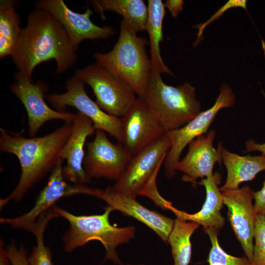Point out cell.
<instances>
[{
	"label": "cell",
	"instance_id": "1",
	"mask_svg": "<svg viewBox=\"0 0 265 265\" xmlns=\"http://www.w3.org/2000/svg\"><path fill=\"white\" fill-rule=\"evenodd\" d=\"M76 52L60 23L50 13L36 8L28 14L11 56L18 72L31 79L36 66L53 59L56 73L64 72L76 62Z\"/></svg>",
	"mask_w": 265,
	"mask_h": 265
},
{
	"label": "cell",
	"instance_id": "2",
	"mask_svg": "<svg viewBox=\"0 0 265 265\" xmlns=\"http://www.w3.org/2000/svg\"><path fill=\"white\" fill-rule=\"evenodd\" d=\"M72 122L65 124L43 136L25 137L22 133L0 129V151L18 158L21 169L19 181L7 197L0 199V208L9 202L21 201L26 193L54 168L61 159L63 148L72 132Z\"/></svg>",
	"mask_w": 265,
	"mask_h": 265
},
{
	"label": "cell",
	"instance_id": "3",
	"mask_svg": "<svg viewBox=\"0 0 265 265\" xmlns=\"http://www.w3.org/2000/svg\"><path fill=\"white\" fill-rule=\"evenodd\" d=\"M53 209L57 217L64 218L70 225L62 238L65 252H72L91 240H98L105 248L104 261L110 260L114 264L122 265L116 248L134 238L135 228L112 225L109 221V215L113 211L112 208L108 206L102 214L92 215H75L57 207Z\"/></svg>",
	"mask_w": 265,
	"mask_h": 265
},
{
	"label": "cell",
	"instance_id": "4",
	"mask_svg": "<svg viewBox=\"0 0 265 265\" xmlns=\"http://www.w3.org/2000/svg\"><path fill=\"white\" fill-rule=\"evenodd\" d=\"M146 39L122 20L117 42L106 53L94 54L96 62L125 82L137 96L142 98L151 71L150 57L146 51Z\"/></svg>",
	"mask_w": 265,
	"mask_h": 265
},
{
	"label": "cell",
	"instance_id": "5",
	"mask_svg": "<svg viewBox=\"0 0 265 265\" xmlns=\"http://www.w3.org/2000/svg\"><path fill=\"white\" fill-rule=\"evenodd\" d=\"M142 99L166 132L183 127L201 112L193 86L188 82L168 85L161 74L153 71Z\"/></svg>",
	"mask_w": 265,
	"mask_h": 265
},
{
	"label": "cell",
	"instance_id": "6",
	"mask_svg": "<svg viewBox=\"0 0 265 265\" xmlns=\"http://www.w3.org/2000/svg\"><path fill=\"white\" fill-rule=\"evenodd\" d=\"M75 76L90 86L97 104L110 115L122 117L137 99L125 82L96 62L77 70Z\"/></svg>",
	"mask_w": 265,
	"mask_h": 265
},
{
	"label": "cell",
	"instance_id": "7",
	"mask_svg": "<svg viewBox=\"0 0 265 265\" xmlns=\"http://www.w3.org/2000/svg\"><path fill=\"white\" fill-rule=\"evenodd\" d=\"M63 159H60L51 172L46 186L28 212L15 217H0V223L31 233L38 219L52 209L56 202L62 197L76 194L89 195L91 187L86 184L72 185L66 182L63 173Z\"/></svg>",
	"mask_w": 265,
	"mask_h": 265
},
{
	"label": "cell",
	"instance_id": "8",
	"mask_svg": "<svg viewBox=\"0 0 265 265\" xmlns=\"http://www.w3.org/2000/svg\"><path fill=\"white\" fill-rule=\"evenodd\" d=\"M235 97L230 87L223 84L214 105L205 111H201L195 118L183 127L166 132L170 148L164 161L166 177L173 178L176 175V166L180 160L181 154L189 143L198 136L206 133L218 112L223 108L232 106Z\"/></svg>",
	"mask_w": 265,
	"mask_h": 265
},
{
	"label": "cell",
	"instance_id": "9",
	"mask_svg": "<svg viewBox=\"0 0 265 265\" xmlns=\"http://www.w3.org/2000/svg\"><path fill=\"white\" fill-rule=\"evenodd\" d=\"M84 83L76 76L65 84L66 91L47 96L50 104L59 111H65L67 106H73L89 118L96 130H102L114 137L118 142L123 141L121 118L110 115L104 110L87 94Z\"/></svg>",
	"mask_w": 265,
	"mask_h": 265
},
{
	"label": "cell",
	"instance_id": "10",
	"mask_svg": "<svg viewBox=\"0 0 265 265\" xmlns=\"http://www.w3.org/2000/svg\"><path fill=\"white\" fill-rule=\"evenodd\" d=\"M95 133L93 140L87 143L84 170L91 179L116 182L123 174L132 156L122 143L111 142L105 132L96 130Z\"/></svg>",
	"mask_w": 265,
	"mask_h": 265
},
{
	"label": "cell",
	"instance_id": "11",
	"mask_svg": "<svg viewBox=\"0 0 265 265\" xmlns=\"http://www.w3.org/2000/svg\"><path fill=\"white\" fill-rule=\"evenodd\" d=\"M11 92L20 100L27 114L28 134L35 137L46 122L59 119L72 122L75 113L54 110L45 101V94L48 85L42 81L33 82L21 73L14 74V81L9 86Z\"/></svg>",
	"mask_w": 265,
	"mask_h": 265
},
{
	"label": "cell",
	"instance_id": "12",
	"mask_svg": "<svg viewBox=\"0 0 265 265\" xmlns=\"http://www.w3.org/2000/svg\"><path fill=\"white\" fill-rule=\"evenodd\" d=\"M170 147V140L165 133L133 156L112 188L136 197L155 172L160 168Z\"/></svg>",
	"mask_w": 265,
	"mask_h": 265
},
{
	"label": "cell",
	"instance_id": "13",
	"mask_svg": "<svg viewBox=\"0 0 265 265\" xmlns=\"http://www.w3.org/2000/svg\"><path fill=\"white\" fill-rule=\"evenodd\" d=\"M35 7L50 13L60 23L77 51L80 43L84 40L106 39L114 33L112 27H101L91 21L93 11L89 7L85 12L78 13L69 9L62 0H39Z\"/></svg>",
	"mask_w": 265,
	"mask_h": 265
},
{
	"label": "cell",
	"instance_id": "14",
	"mask_svg": "<svg viewBox=\"0 0 265 265\" xmlns=\"http://www.w3.org/2000/svg\"><path fill=\"white\" fill-rule=\"evenodd\" d=\"M223 204L228 208V217L246 257L252 263L257 213L254 191L248 186L221 192Z\"/></svg>",
	"mask_w": 265,
	"mask_h": 265
},
{
	"label": "cell",
	"instance_id": "15",
	"mask_svg": "<svg viewBox=\"0 0 265 265\" xmlns=\"http://www.w3.org/2000/svg\"><path fill=\"white\" fill-rule=\"evenodd\" d=\"M121 119L122 144L132 157L166 133L140 98Z\"/></svg>",
	"mask_w": 265,
	"mask_h": 265
},
{
	"label": "cell",
	"instance_id": "16",
	"mask_svg": "<svg viewBox=\"0 0 265 265\" xmlns=\"http://www.w3.org/2000/svg\"><path fill=\"white\" fill-rule=\"evenodd\" d=\"M90 196L104 201L113 211H118L145 224L168 243L174 220L144 207L137 201L136 197L115 190L111 186L105 189L92 187Z\"/></svg>",
	"mask_w": 265,
	"mask_h": 265
},
{
	"label": "cell",
	"instance_id": "17",
	"mask_svg": "<svg viewBox=\"0 0 265 265\" xmlns=\"http://www.w3.org/2000/svg\"><path fill=\"white\" fill-rule=\"evenodd\" d=\"M71 133L62 152L61 158L66 160L63 167L65 179L73 184L90 183L91 179L85 173L83 162L85 157L84 147L87 138L95 133L92 121L77 111L72 122Z\"/></svg>",
	"mask_w": 265,
	"mask_h": 265
},
{
	"label": "cell",
	"instance_id": "18",
	"mask_svg": "<svg viewBox=\"0 0 265 265\" xmlns=\"http://www.w3.org/2000/svg\"><path fill=\"white\" fill-rule=\"evenodd\" d=\"M215 136V132L211 130L189 143L187 154L176 166V171L185 174L182 178L183 181L194 183L198 178L202 179L212 174L215 162L221 164L222 144H218L217 150L214 148Z\"/></svg>",
	"mask_w": 265,
	"mask_h": 265
},
{
	"label": "cell",
	"instance_id": "19",
	"mask_svg": "<svg viewBox=\"0 0 265 265\" xmlns=\"http://www.w3.org/2000/svg\"><path fill=\"white\" fill-rule=\"evenodd\" d=\"M221 180V175L217 172L202 179L200 182L194 183L203 186L206 189V200L199 212L193 214L188 213L178 210L171 204L168 206L167 209L171 211L180 220L201 225L205 231L212 230L217 232L225 223L224 218L221 213L223 198L218 187Z\"/></svg>",
	"mask_w": 265,
	"mask_h": 265
},
{
	"label": "cell",
	"instance_id": "20",
	"mask_svg": "<svg viewBox=\"0 0 265 265\" xmlns=\"http://www.w3.org/2000/svg\"><path fill=\"white\" fill-rule=\"evenodd\" d=\"M220 152L227 170L226 182L220 188L221 191L238 189L242 182L252 180L265 170V156L262 154L242 156L230 152L222 145Z\"/></svg>",
	"mask_w": 265,
	"mask_h": 265
},
{
	"label": "cell",
	"instance_id": "21",
	"mask_svg": "<svg viewBox=\"0 0 265 265\" xmlns=\"http://www.w3.org/2000/svg\"><path fill=\"white\" fill-rule=\"evenodd\" d=\"M90 3L104 19L106 11H112L122 15L123 20L136 32L146 30L148 8L142 0H93Z\"/></svg>",
	"mask_w": 265,
	"mask_h": 265
},
{
	"label": "cell",
	"instance_id": "22",
	"mask_svg": "<svg viewBox=\"0 0 265 265\" xmlns=\"http://www.w3.org/2000/svg\"><path fill=\"white\" fill-rule=\"evenodd\" d=\"M148 3L146 30L149 38L151 71L172 75L164 63L160 53V44L163 40L162 23L165 15L164 3L161 0H148Z\"/></svg>",
	"mask_w": 265,
	"mask_h": 265
},
{
	"label": "cell",
	"instance_id": "23",
	"mask_svg": "<svg viewBox=\"0 0 265 265\" xmlns=\"http://www.w3.org/2000/svg\"><path fill=\"white\" fill-rule=\"evenodd\" d=\"M15 2H0V58L11 55L21 33V19L15 11Z\"/></svg>",
	"mask_w": 265,
	"mask_h": 265
},
{
	"label": "cell",
	"instance_id": "24",
	"mask_svg": "<svg viewBox=\"0 0 265 265\" xmlns=\"http://www.w3.org/2000/svg\"><path fill=\"white\" fill-rule=\"evenodd\" d=\"M199 225L193 222L176 218L169 235L168 243L171 246L174 265H188L192 249L190 237Z\"/></svg>",
	"mask_w": 265,
	"mask_h": 265
},
{
	"label": "cell",
	"instance_id": "25",
	"mask_svg": "<svg viewBox=\"0 0 265 265\" xmlns=\"http://www.w3.org/2000/svg\"><path fill=\"white\" fill-rule=\"evenodd\" d=\"M56 217V214L52 209L37 221L31 232L36 238V244L28 256V265H54L51 250L44 243V234L50 221Z\"/></svg>",
	"mask_w": 265,
	"mask_h": 265
},
{
	"label": "cell",
	"instance_id": "26",
	"mask_svg": "<svg viewBox=\"0 0 265 265\" xmlns=\"http://www.w3.org/2000/svg\"><path fill=\"white\" fill-rule=\"evenodd\" d=\"M205 232L212 243L207 260L208 265H252L246 257H235L225 252L219 244L217 232L212 230Z\"/></svg>",
	"mask_w": 265,
	"mask_h": 265
},
{
	"label": "cell",
	"instance_id": "27",
	"mask_svg": "<svg viewBox=\"0 0 265 265\" xmlns=\"http://www.w3.org/2000/svg\"><path fill=\"white\" fill-rule=\"evenodd\" d=\"M252 265H265V215H256Z\"/></svg>",
	"mask_w": 265,
	"mask_h": 265
},
{
	"label": "cell",
	"instance_id": "28",
	"mask_svg": "<svg viewBox=\"0 0 265 265\" xmlns=\"http://www.w3.org/2000/svg\"><path fill=\"white\" fill-rule=\"evenodd\" d=\"M160 168H158L152 176L150 179L140 191L139 195L147 196L151 199L157 205L163 209H167V206L171 204L159 194L157 186L156 179Z\"/></svg>",
	"mask_w": 265,
	"mask_h": 265
},
{
	"label": "cell",
	"instance_id": "29",
	"mask_svg": "<svg viewBox=\"0 0 265 265\" xmlns=\"http://www.w3.org/2000/svg\"><path fill=\"white\" fill-rule=\"evenodd\" d=\"M240 7L246 10V0H230L218 9L208 21L204 23L195 26V27L198 28V31L197 33V39L194 43V45L196 46L200 41L202 38V34L205 28L211 23L212 22L218 17H220L223 13H224L228 9L232 7Z\"/></svg>",
	"mask_w": 265,
	"mask_h": 265
},
{
	"label": "cell",
	"instance_id": "30",
	"mask_svg": "<svg viewBox=\"0 0 265 265\" xmlns=\"http://www.w3.org/2000/svg\"><path fill=\"white\" fill-rule=\"evenodd\" d=\"M5 250L12 265H28V251L23 244L17 247L12 240L5 247Z\"/></svg>",
	"mask_w": 265,
	"mask_h": 265
},
{
	"label": "cell",
	"instance_id": "31",
	"mask_svg": "<svg viewBox=\"0 0 265 265\" xmlns=\"http://www.w3.org/2000/svg\"><path fill=\"white\" fill-rule=\"evenodd\" d=\"M254 207L257 214L265 215V181L260 190L254 191Z\"/></svg>",
	"mask_w": 265,
	"mask_h": 265
},
{
	"label": "cell",
	"instance_id": "32",
	"mask_svg": "<svg viewBox=\"0 0 265 265\" xmlns=\"http://www.w3.org/2000/svg\"><path fill=\"white\" fill-rule=\"evenodd\" d=\"M184 2L182 0H167L164 3L165 7H167L172 16L176 18L182 10Z\"/></svg>",
	"mask_w": 265,
	"mask_h": 265
},
{
	"label": "cell",
	"instance_id": "33",
	"mask_svg": "<svg viewBox=\"0 0 265 265\" xmlns=\"http://www.w3.org/2000/svg\"><path fill=\"white\" fill-rule=\"evenodd\" d=\"M246 152L259 151L265 156V143L260 144L252 139L248 140L245 143Z\"/></svg>",
	"mask_w": 265,
	"mask_h": 265
},
{
	"label": "cell",
	"instance_id": "34",
	"mask_svg": "<svg viewBox=\"0 0 265 265\" xmlns=\"http://www.w3.org/2000/svg\"><path fill=\"white\" fill-rule=\"evenodd\" d=\"M0 265H12L11 261L5 252L4 242L1 239L0 240Z\"/></svg>",
	"mask_w": 265,
	"mask_h": 265
},
{
	"label": "cell",
	"instance_id": "35",
	"mask_svg": "<svg viewBox=\"0 0 265 265\" xmlns=\"http://www.w3.org/2000/svg\"><path fill=\"white\" fill-rule=\"evenodd\" d=\"M126 265H133L127 264Z\"/></svg>",
	"mask_w": 265,
	"mask_h": 265
}]
</instances>
